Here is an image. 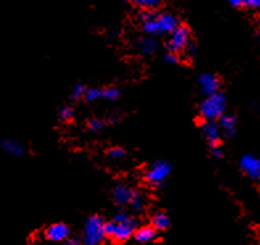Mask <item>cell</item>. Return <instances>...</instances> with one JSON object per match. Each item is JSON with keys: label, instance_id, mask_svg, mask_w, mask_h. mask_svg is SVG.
Instances as JSON below:
<instances>
[{"label": "cell", "instance_id": "5", "mask_svg": "<svg viewBox=\"0 0 260 245\" xmlns=\"http://www.w3.org/2000/svg\"><path fill=\"white\" fill-rule=\"evenodd\" d=\"M169 41H168V49L169 52L180 53L184 52L189 46L190 43V32L186 26L178 25L172 33H169Z\"/></svg>", "mask_w": 260, "mask_h": 245}, {"label": "cell", "instance_id": "11", "mask_svg": "<svg viewBox=\"0 0 260 245\" xmlns=\"http://www.w3.org/2000/svg\"><path fill=\"white\" fill-rule=\"evenodd\" d=\"M132 194H134V190H131L125 185H118L112 190V198L118 204H129Z\"/></svg>", "mask_w": 260, "mask_h": 245}, {"label": "cell", "instance_id": "30", "mask_svg": "<svg viewBox=\"0 0 260 245\" xmlns=\"http://www.w3.org/2000/svg\"><path fill=\"white\" fill-rule=\"evenodd\" d=\"M259 33H260V30H259Z\"/></svg>", "mask_w": 260, "mask_h": 245}, {"label": "cell", "instance_id": "22", "mask_svg": "<svg viewBox=\"0 0 260 245\" xmlns=\"http://www.w3.org/2000/svg\"><path fill=\"white\" fill-rule=\"evenodd\" d=\"M109 156L111 158H114V160H120V158L125 157V152L122 148H111L109 151Z\"/></svg>", "mask_w": 260, "mask_h": 245}, {"label": "cell", "instance_id": "14", "mask_svg": "<svg viewBox=\"0 0 260 245\" xmlns=\"http://www.w3.org/2000/svg\"><path fill=\"white\" fill-rule=\"evenodd\" d=\"M158 44L153 37H144L139 41V49L143 54L145 56H149V54H153V53L157 50Z\"/></svg>", "mask_w": 260, "mask_h": 245}, {"label": "cell", "instance_id": "19", "mask_svg": "<svg viewBox=\"0 0 260 245\" xmlns=\"http://www.w3.org/2000/svg\"><path fill=\"white\" fill-rule=\"evenodd\" d=\"M129 204H131V207L134 209H138V211L139 209H142L143 207H144V198H143L142 194L138 193V191H134Z\"/></svg>", "mask_w": 260, "mask_h": 245}, {"label": "cell", "instance_id": "18", "mask_svg": "<svg viewBox=\"0 0 260 245\" xmlns=\"http://www.w3.org/2000/svg\"><path fill=\"white\" fill-rule=\"evenodd\" d=\"M83 98L86 101L98 100V99L103 98V90L102 88H89V90H86Z\"/></svg>", "mask_w": 260, "mask_h": 245}, {"label": "cell", "instance_id": "4", "mask_svg": "<svg viewBox=\"0 0 260 245\" xmlns=\"http://www.w3.org/2000/svg\"><path fill=\"white\" fill-rule=\"evenodd\" d=\"M107 236L106 223L101 216H91L87 219L83 228V244L99 245Z\"/></svg>", "mask_w": 260, "mask_h": 245}, {"label": "cell", "instance_id": "21", "mask_svg": "<svg viewBox=\"0 0 260 245\" xmlns=\"http://www.w3.org/2000/svg\"><path fill=\"white\" fill-rule=\"evenodd\" d=\"M86 92V87L82 85V83H77L74 87H73V92H72V98L73 99H79L83 98L85 96Z\"/></svg>", "mask_w": 260, "mask_h": 245}, {"label": "cell", "instance_id": "16", "mask_svg": "<svg viewBox=\"0 0 260 245\" xmlns=\"http://www.w3.org/2000/svg\"><path fill=\"white\" fill-rule=\"evenodd\" d=\"M169 218L167 214L157 213L152 218V224L155 229H167L169 227Z\"/></svg>", "mask_w": 260, "mask_h": 245}, {"label": "cell", "instance_id": "12", "mask_svg": "<svg viewBox=\"0 0 260 245\" xmlns=\"http://www.w3.org/2000/svg\"><path fill=\"white\" fill-rule=\"evenodd\" d=\"M2 147H3L6 153H8L10 156H13V157H20L25 152V148L16 140H4Z\"/></svg>", "mask_w": 260, "mask_h": 245}, {"label": "cell", "instance_id": "27", "mask_svg": "<svg viewBox=\"0 0 260 245\" xmlns=\"http://www.w3.org/2000/svg\"><path fill=\"white\" fill-rule=\"evenodd\" d=\"M211 152H213V154H214L215 157H222V149L219 147H218V144L215 145H211Z\"/></svg>", "mask_w": 260, "mask_h": 245}, {"label": "cell", "instance_id": "25", "mask_svg": "<svg viewBox=\"0 0 260 245\" xmlns=\"http://www.w3.org/2000/svg\"><path fill=\"white\" fill-rule=\"evenodd\" d=\"M165 61L168 63H172V65H176L178 63V57H177V53H173V52H169L167 56H165Z\"/></svg>", "mask_w": 260, "mask_h": 245}, {"label": "cell", "instance_id": "28", "mask_svg": "<svg viewBox=\"0 0 260 245\" xmlns=\"http://www.w3.org/2000/svg\"><path fill=\"white\" fill-rule=\"evenodd\" d=\"M229 3L234 7H242L244 6V0H229Z\"/></svg>", "mask_w": 260, "mask_h": 245}, {"label": "cell", "instance_id": "17", "mask_svg": "<svg viewBox=\"0 0 260 245\" xmlns=\"http://www.w3.org/2000/svg\"><path fill=\"white\" fill-rule=\"evenodd\" d=\"M132 4L136 7H140L143 10H155L160 6L161 0H131Z\"/></svg>", "mask_w": 260, "mask_h": 245}, {"label": "cell", "instance_id": "24", "mask_svg": "<svg viewBox=\"0 0 260 245\" xmlns=\"http://www.w3.org/2000/svg\"><path fill=\"white\" fill-rule=\"evenodd\" d=\"M103 120H101V119H91V120L89 121V129L92 132H96V131H101L103 128Z\"/></svg>", "mask_w": 260, "mask_h": 245}, {"label": "cell", "instance_id": "6", "mask_svg": "<svg viewBox=\"0 0 260 245\" xmlns=\"http://www.w3.org/2000/svg\"><path fill=\"white\" fill-rule=\"evenodd\" d=\"M171 173V165L165 161H157L149 167L145 174V180L151 185H160L167 180V177Z\"/></svg>", "mask_w": 260, "mask_h": 245}, {"label": "cell", "instance_id": "8", "mask_svg": "<svg viewBox=\"0 0 260 245\" xmlns=\"http://www.w3.org/2000/svg\"><path fill=\"white\" fill-rule=\"evenodd\" d=\"M241 167L244 173L251 177L252 180H259L260 178V158L247 154L242 157Z\"/></svg>", "mask_w": 260, "mask_h": 245}, {"label": "cell", "instance_id": "3", "mask_svg": "<svg viewBox=\"0 0 260 245\" xmlns=\"http://www.w3.org/2000/svg\"><path fill=\"white\" fill-rule=\"evenodd\" d=\"M226 110V98L222 92H215V94L208 95V98L202 101L200 112L201 116L206 120H215L223 116V112Z\"/></svg>", "mask_w": 260, "mask_h": 245}, {"label": "cell", "instance_id": "29", "mask_svg": "<svg viewBox=\"0 0 260 245\" xmlns=\"http://www.w3.org/2000/svg\"><path fill=\"white\" fill-rule=\"evenodd\" d=\"M62 245H78V241L77 240H73V239H66L65 241H62Z\"/></svg>", "mask_w": 260, "mask_h": 245}, {"label": "cell", "instance_id": "1", "mask_svg": "<svg viewBox=\"0 0 260 245\" xmlns=\"http://www.w3.org/2000/svg\"><path fill=\"white\" fill-rule=\"evenodd\" d=\"M143 29L151 36L172 33L178 26L177 19L171 13H144L142 16Z\"/></svg>", "mask_w": 260, "mask_h": 245}, {"label": "cell", "instance_id": "7", "mask_svg": "<svg viewBox=\"0 0 260 245\" xmlns=\"http://www.w3.org/2000/svg\"><path fill=\"white\" fill-rule=\"evenodd\" d=\"M70 229L69 227L63 224V223H56V224H52L50 227H48V229L45 231L46 239L50 240V241H57L62 242L65 241L68 237H69Z\"/></svg>", "mask_w": 260, "mask_h": 245}, {"label": "cell", "instance_id": "2", "mask_svg": "<svg viewBox=\"0 0 260 245\" xmlns=\"http://www.w3.org/2000/svg\"><path fill=\"white\" fill-rule=\"evenodd\" d=\"M136 226H138V222L134 218L128 216L127 214L120 213L115 215L111 222L106 224V233L114 241L123 242L128 240L132 233L135 232Z\"/></svg>", "mask_w": 260, "mask_h": 245}, {"label": "cell", "instance_id": "23", "mask_svg": "<svg viewBox=\"0 0 260 245\" xmlns=\"http://www.w3.org/2000/svg\"><path fill=\"white\" fill-rule=\"evenodd\" d=\"M73 115H74V111H73L72 107H62L59 110V119H62V120H70L73 118Z\"/></svg>", "mask_w": 260, "mask_h": 245}, {"label": "cell", "instance_id": "10", "mask_svg": "<svg viewBox=\"0 0 260 245\" xmlns=\"http://www.w3.org/2000/svg\"><path fill=\"white\" fill-rule=\"evenodd\" d=\"M202 132L211 145L218 144L219 137H221V127L218 123H215L214 120H208L202 127Z\"/></svg>", "mask_w": 260, "mask_h": 245}, {"label": "cell", "instance_id": "13", "mask_svg": "<svg viewBox=\"0 0 260 245\" xmlns=\"http://www.w3.org/2000/svg\"><path fill=\"white\" fill-rule=\"evenodd\" d=\"M135 239L139 242H151L156 239V229L153 227H142L135 232Z\"/></svg>", "mask_w": 260, "mask_h": 245}, {"label": "cell", "instance_id": "9", "mask_svg": "<svg viewBox=\"0 0 260 245\" xmlns=\"http://www.w3.org/2000/svg\"><path fill=\"white\" fill-rule=\"evenodd\" d=\"M200 82V86H201V90L204 91V94L211 95L218 92V88H219V79L214 76V74H210V73H205L200 77L198 79Z\"/></svg>", "mask_w": 260, "mask_h": 245}, {"label": "cell", "instance_id": "26", "mask_svg": "<svg viewBox=\"0 0 260 245\" xmlns=\"http://www.w3.org/2000/svg\"><path fill=\"white\" fill-rule=\"evenodd\" d=\"M244 6L251 10H260V0H244Z\"/></svg>", "mask_w": 260, "mask_h": 245}, {"label": "cell", "instance_id": "20", "mask_svg": "<svg viewBox=\"0 0 260 245\" xmlns=\"http://www.w3.org/2000/svg\"><path fill=\"white\" fill-rule=\"evenodd\" d=\"M103 98L107 100H116L119 98V90L115 87H109L103 90Z\"/></svg>", "mask_w": 260, "mask_h": 245}, {"label": "cell", "instance_id": "15", "mask_svg": "<svg viewBox=\"0 0 260 245\" xmlns=\"http://www.w3.org/2000/svg\"><path fill=\"white\" fill-rule=\"evenodd\" d=\"M219 127H221L222 131L228 136H231V134L235 132V125H237V121L233 116H228V115H223L219 118Z\"/></svg>", "mask_w": 260, "mask_h": 245}]
</instances>
